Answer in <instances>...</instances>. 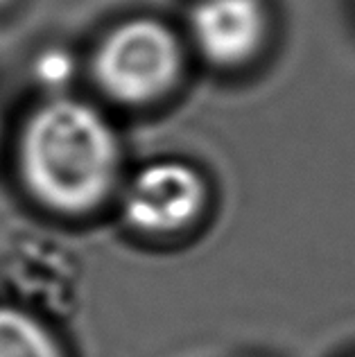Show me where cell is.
Masks as SVG:
<instances>
[{
	"mask_svg": "<svg viewBox=\"0 0 355 357\" xmlns=\"http://www.w3.org/2000/svg\"><path fill=\"white\" fill-rule=\"evenodd\" d=\"M353 357H355V355H353Z\"/></svg>",
	"mask_w": 355,
	"mask_h": 357,
	"instance_id": "6",
	"label": "cell"
},
{
	"mask_svg": "<svg viewBox=\"0 0 355 357\" xmlns=\"http://www.w3.org/2000/svg\"><path fill=\"white\" fill-rule=\"evenodd\" d=\"M186 73V48L172 27L156 18H129L102 36L91 57L98 91L127 109L170 98Z\"/></svg>",
	"mask_w": 355,
	"mask_h": 357,
	"instance_id": "2",
	"label": "cell"
},
{
	"mask_svg": "<svg viewBox=\"0 0 355 357\" xmlns=\"http://www.w3.org/2000/svg\"><path fill=\"white\" fill-rule=\"evenodd\" d=\"M211 206V183L199 167L181 158H158L123 178L118 190L120 218L149 240L190 233Z\"/></svg>",
	"mask_w": 355,
	"mask_h": 357,
	"instance_id": "3",
	"label": "cell"
},
{
	"mask_svg": "<svg viewBox=\"0 0 355 357\" xmlns=\"http://www.w3.org/2000/svg\"><path fill=\"white\" fill-rule=\"evenodd\" d=\"M18 183L34 204L61 218L100 211L123 183V143L116 127L86 100L48 96L14 138Z\"/></svg>",
	"mask_w": 355,
	"mask_h": 357,
	"instance_id": "1",
	"label": "cell"
},
{
	"mask_svg": "<svg viewBox=\"0 0 355 357\" xmlns=\"http://www.w3.org/2000/svg\"><path fill=\"white\" fill-rule=\"evenodd\" d=\"M272 21L263 0H197L188 16L192 50L218 70H242L267 48Z\"/></svg>",
	"mask_w": 355,
	"mask_h": 357,
	"instance_id": "4",
	"label": "cell"
},
{
	"mask_svg": "<svg viewBox=\"0 0 355 357\" xmlns=\"http://www.w3.org/2000/svg\"><path fill=\"white\" fill-rule=\"evenodd\" d=\"M0 357H68L45 319L16 301H0Z\"/></svg>",
	"mask_w": 355,
	"mask_h": 357,
	"instance_id": "5",
	"label": "cell"
}]
</instances>
